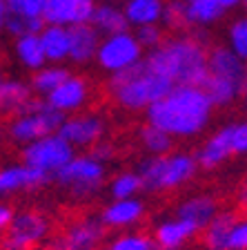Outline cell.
<instances>
[{
  "instance_id": "ffe728a7",
  "label": "cell",
  "mask_w": 247,
  "mask_h": 250,
  "mask_svg": "<svg viewBox=\"0 0 247 250\" xmlns=\"http://www.w3.org/2000/svg\"><path fill=\"white\" fill-rule=\"evenodd\" d=\"M196 234H198V230L194 226L176 217V219H170V221H163V224L156 226L154 241L163 250H180Z\"/></svg>"
},
{
  "instance_id": "cb8c5ba5",
  "label": "cell",
  "mask_w": 247,
  "mask_h": 250,
  "mask_svg": "<svg viewBox=\"0 0 247 250\" xmlns=\"http://www.w3.org/2000/svg\"><path fill=\"white\" fill-rule=\"evenodd\" d=\"M92 25L100 31V36H114V34H120V31L129 29V22H127V18H125V11L120 9V7L112 5V2L98 5Z\"/></svg>"
},
{
  "instance_id": "ee69618b",
  "label": "cell",
  "mask_w": 247,
  "mask_h": 250,
  "mask_svg": "<svg viewBox=\"0 0 247 250\" xmlns=\"http://www.w3.org/2000/svg\"><path fill=\"white\" fill-rule=\"evenodd\" d=\"M218 2H221L223 5V9H234V7H238V5H243V2H245V0H218Z\"/></svg>"
},
{
  "instance_id": "d590c367",
  "label": "cell",
  "mask_w": 247,
  "mask_h": 250,
  "mask_svg": "<svg viewBox=\"0 0 247 250\" xmlns=\"http://www.w3.org/2000/svg\"><path fill=\"white\" fill-rule=\"evenodd\" d=\"M45 22L69 27V0H47Z\"/></svg>"
},
{
  "instance_id": "4316f807",
  "label": "cell",
  "mask_w": 247,
  "mask_h": 250,
  "mask_svg": "<svg viewBox=\"0 0 247 250\" xmlns=\"http://www.w3.org/2000/svg\"><path fill=\"white\" fill-rule=\"evenodd\" d=\"M225 14L218 0H187V16L191 27H209Z\"/></svg>"
},
{
  "instance_id": "4dcf8cb0",
  "label": "cell",
  "mask_w": 247,
  "mask_h": 250,
  "mask_svg": "<svg viewBox=\"0 0 247 250\" xmlns=\"http://www.w3.org/2000/svg\"><path fill=\"white\" fill-rule=\"evenodd\" d=\"M45 25H47V22L42 21V18H25V16L9 14L5 29L9 31L16 41H18V38H22V36H34V34L38 36V34L45 29Z\"/></svg>"
},
{
  "instance_id": "3957f363",
  "label": "cell",
  "mask_w": 247,
  "mask_h": 250,
  "mask_svg": "<svg viewBox=\"0 0 247 250\" xmlns=\"http://www.w3.org/2000/svg\"><path fill=\"white\" fill-rule=\"evenodd\" d=\"M176 83L163 72L154 69L143 58L134 67L123 69L109 76V89H112L114 101L127 112H147L154 103L163 101Z\"/></svg>"
},
{
  "instance_id": "f35d334b",
  "label": "cell",
  "mask_w": 247,
  "mask_h": 250,
  "mask_svg": "<svg viewBox=\"0 0 247 250\" xmlns=\"http://www.w3.org/2000/svg\"><path fill=\"white\" fill-rule=\"evenodd\" d=\"M229 250H247V217H241L234 226L229 237Z\"/></svg>"
},
{
  "instance_id": "f6af8a7d",
  "label": "cell",
  "mask_w": 247,
  "mask_h": 250,
  "mask_svg": "<svg viewBox=\"0 0 247 250\" xmlns=\"http://www.w3.org/2000/svg\"><path fill=\"white\" fill-rule=\"evenodd\" d=\"M243 96H245V107H247V92H245V94H243Z\"/></svg>"
},
{
  "instance_id": "9a60e30c",
  "label": "cell",
  "mask_w": 247,
  "mask_h": 250,
  "mask_svg": "<svg viewBox=\"0 0 247 250\" xmlns=\"http://www.w3.org/2000/svg\"><path fill=\"white\" fill-rule=\"evenodd\" d=\"M69 61L76 65H85V62L94 61L98 54V47L103 42L100 31L89 22V25H76L69 27Z\"/></svg>"
},
{
  "instance_id": "b9f144b4",
  "label": "cell",
  "mask_w": 247,
  "mask_h": 250,
  "mask_svg": "<svg viewBox=\"0 0 247 250\" xmlns=\"http://www.w3.org/2000/svg\"><path fill=\"white\" fill-rule=\"evenodd\" d=\"M236 206H238V210H241V212L247 214V183H243V188L238 190V194H236Z\"/></svg>"
},
{
  "instance_id": "7402d4cb",
  "label": "cell",
  "mask_w": 247,
  "mask_h": 250,
  "mask_svg": "<svg viewBox=\"0 0 247 250\" xmlns=\"http://www.w3.org/2000/svg\"><path fill=\"white\" fill-rule=\"evenodd\" d=\"M40 42L45 49V56L52 65L67 61L69 58V27L62 25H45V29L40 31Z\"/></svg>"
},
{
  "instance_id": "ba28073f",
  "label": "cell",
  "mask_w": 247,
  "mask_h": 250,
  "mask_svg": "<svg viewBox=\"0 0 247 250\" xmlns=\"http://www.w3.org/2000/svg\"><path fill=\"white\" fill-rule=\"evenodd\" d=\"M54 179H56L62 188H67L72 194L87 197V194H94L98 188L103 186L105 166L98 161V159H94L92 154L74 156L67 166L60 167V170L54 174Z\"/></svg>"
},
{
  "instance_id": "d6a6232c",
  "label": "cell",
  "mask_w": 247,
  "mask_h": 250,
  "mask_svg": "<svg viewBox=\"0 0 247 250\" xmlns=\"http://www.w3.org/2000/svg\"><path fill=\"white\" fill-rule=\"evenodd\" d=\"M227 47L247 62V16L236 18L227 29Z\"/></svg>"
},
{
  "instance_id": "8d00e7d4",
  "label": "cell",
  "mask_w": 247,
  "mask_h": 250,
  "mask_svg": "<svg viewBox=\"0 0 247 250\" xmlns=\"http://www.w3.org/2000/svg\"><path fill=\"white\" fill-rule=\"evenodd\" d=\"M136 38H138V42L143 45V49H147V52H152V49L160 47L165 41H167L165 34H163V29H160V25L138 27V29H136Z\"/></svg>"
},
{
  "instance_id": "60d3db41",
  "label": "cell",
  "mask_w": 247,
  "mask_h": 250,
  "mask_svg": "<svg viewBox=\"0 0 247 250\" xmlns=\"http://www.w3.org/2000/svg\"><path fill=\"white\" fill-rule=\"evenodd\" d=\"M11 221H14V210L9 206H5V203H0V234L9 228Z\"/></svg>"
},
{
  "instance_id": "74e56055",
  "label": "cell",
  "mask_w": 247,
  "mask_h": 250,
  "mask_svg": "<svg viewBox=\"0 0 247 250\" xmlns=\"http://www.w3.org/2000/svg\"><path fill=\"white\" fill-rule=\"evenodd\" d=\"M232 150L234 154H247V121L232 123Z\"/></svg>"
},
{
  "instance_id": "9c48e42d",
  "label": "cell",
  "mask_w": 247,
  "mask_h": 250,
  "mask_svg": "<svg viewBox=\"0 0 247 250\" xmlns=\"http://www.w3.org/2000/svg\"><path fill=\"white\" fill-rule=\"evenodd\" d=\"M74 156H76L74 146L60 134H49L45 139H38L22 150V161L40 172H47V174H56Z\"/></svg>"
},
{
  "instance_id": "5bb4252c",
  "label": "cell",
  "mask_w": 247,
  "mask_h": 250,
  "mask_svg": "<svg viewBox=\"0 0 247 250\" xmlns=\"http://www.w3.org/2000/svg\"><path fill=\"white\" fill-rule=\"evenodd\" d=\"M89 99V85L85 78L80 76H69L65 83L58 89H54L49 96H47V103L56 107L62 114H72L76 109H80L82 105L87 103Z\"/></svg>"
},
{
  "instance_id": "277c9868",
  "label": "cell",
  "mask_w": 247,
  "mask_h": 250,
  "mask_svg": "<svg viewBox=\"0 0 247 250\" xmlns=\"http://www.w3.org/2000/svg\"><path fill=\"white\" fill-rule=\"evenodd\" d=\"M198 159L185 152H171L165 156H150L138 167V177L143 183V190L147 192H163L174 188L185 186L190 179H194L198 170Z\"/></svg>"
},
{
  "instance_id": "4fadbf2b",
  "label": "cell",
  "mask_w": 247,
  "mask_h": 250,
  "mask_svg": "<svg viewBox=\"0 0 247 250\" xmlns=\"http://www.w3.org/2000/svg\"><path fill=\"white\" fill-rule=\"evenodd\" d=\"M49 179H52V174L36 170L27 163L2 167L0 170V197L18 192V190H36V188L45 186Z\"/></svg>"
},
{
  "instance_id": "f546056e",
  "label": "cell",
  "mask_w": 247,
  "mask_h": 250,
  "mask_svg": "<svg viewBox=\"0 0 247 250\" xmlns=\"http://www.w3.org/2000/svg\"><path fill=\"white\" fill-rule=\"evenodd\" d=\"M140 190H143V183H140L138 172H120L109 186L114 199H134V194H138Z\"/></svg>"
},
{
  "instance_id": "7dc6e473",
  "label": "cell",
  "mask_w": 247,
  "mask_h": 250,
  "mask_svg": "<svg viewBox=\"0 0 247 250\" xmlns=\"http://www.w3.org/2000/svg\"><path fill=\"white\" fill-rule=\"evenodd\" d=\"M2 81H5V78H2V76H0V83H2Z\"/></svg>"
},
{
  "instance_id": "ab89813d",
  "label": "cell",
  "mask_w": 247,
  "mask_h": 250,
  "mask_svg": "<svg viewBox=\"0 0 247 250\" xmlns=\"http://www.w3.org/2000/svg\"><path fill=\"white\" fill-rule=\"evenodd\" d=\"M92 156L94 159H98V161H109L114 156V146L112 143H96V146L92 147Z\"/></svg>"
},
{
  "instance_id": "e575fe53",
  "label": "cell",
  "mask_w": 247,
  "mask_h": 250,
  "mask_svg": "<svg viewBox=\"0 0 247 250\" xmlns=\"http://www.w3.org/2000/svg\"><path fill=\"white\" fill-rule=\"evenodd\" d=\"M9 14L25 16V18H42L45 21L47 0H7Z\"/></svg>"
},
{
  "instance_id": "ac0fdd59",
  "label": "cell",
  "mask_w": 247,
  "mask_h": 250,
  "mask_svg": "<svg viewBox=\"0 0 247 250\" xmlns=\"http://www.w3.org/2000/svg\"><path fill=\"white\" fill-rule=\"evenodd\" d=\"M216 214H218V203H216V199L209 197V194H198V197L187 199V201H183L178 206V210H176V217L187 221V224H191L198 232H203V230L207 228V224H209Z\"/></svg>"
},
{
  "instance_id": "484cf974",
  "label": "cell",
  "mask_w": 247,
  "mask_h": 250,
  "mask_svg": "<svg viewBox=\"0 0 247 250\" xmlns=\"http://www.w3.org/2000/svg\"><path fill=\"white\" fill-rule=\"evenodd\" d=\"M69 76H72L69 69H65L62 65H45L42 69H38V72L34 74L29 87L34 89L36 94H40V96H45L47 99V96H49L54 89L60 87Z\"/></svg>"
},
{
  "instance_id": "6da1fadb",
  "label": "cell",
  "mask_w": 247,
  "mask_h": 250,
  "mask_svg": "<svg viewBox=\"0 0 247 250\" xmlns=\"http://www.w3.org/2000/svg\"><path fill=\"white\" fill-rule=\"evenodd\" d=\"M211 107L207 92L196 85H176L163 101L152 105L145 114L147 123L170 136L191 139L209 125Z\"/></svg>"
},
{
  "instance_id": "8992f818",
  "label": "cell",
  "mask_w": 247,
  "mask_h": 250,
  "mask_svg": "<svg viewBox=\"0 0 247 250\" xmlns=\"http://www.w3.org/2000/svg\"><path fill=\"white\" fill-rule=\"evenodd\" d=\"M49 219L38 210H25L14 214V221L2 232L0 248L2 250H36L49 234Z\"/></svg>"
},
{
  "instance_id": "836d02e7",
  "label": "cell",
  "mask_w": 247,
  "mask_h": 250,
  "mask_svg": "<svg viewBox=\"0 0 247 250\" xmlns=\"http://www.w3.org/2000/svg\"><path fill=\"white\" fill-rule=\"evenodd\" d=\"M96 9V0H69V27L89 25L94 21Z\"/></svg>"
},
{
  "instance_id": "d4e9b609",
  "label": "cell",
  "mask_w": 247,
  "mask_h": 250,
  "mask_svg": "<svg viewBox=\"0 0 247 250\" xmlns=\"http://www.w3.org/2000/svg\"><path fill=\"white\" fill-rule=\"evenodd\" d=\"M16 58L25 65L27 69H42L47 65V56H45V49H42V42H40V34H34V36H22L16 41Z\"/></svg>"
},
{
  "instance_id": "5b68a950",
  "label": "cell",
  "mask_w": 247,
  "mask_h": 250,
  "mask_svg": "<svg viewBox=\"0 0 247 250\" xmlns=\"http://www.w3.org/2000/svg\"><path fill=\"white\" fill-rule=\"evenodd\" d=\"M67 116L58 112L56 107L47 103L42 99H31L25 105L20 114H16V119L9 125V134L18 143H34L38 139H45L49 134H58L62 121Z\"/></svg>"
},
{
  "instance_id": "e0dca14e",
  "label": "cell",
  "mask_w": 247,
  "mask_h": 250,
  "mask_svg": "<svg viewBox=\"0 0 247 250\" xmlns=\"http://www.w3.org/2000/svg\"><path fill=\"white\" fill-rule=\"evenodd\" d=\"M145 217V203L138 199H114L100 212L105 228H129Z\"/></svg>"
},
{
  "instance_id": "7c38bea8",
  "label": "cell",
  "mask_w": 247,
  "mask_h": 250,
  "mask_svg": "<svg viewBox=\"0 0 247 250\" xmlns=\"http://www.w3.org/2000/svg\"><path fill=\"white\" fill-rule=\"evenodd\" d=\"M209 74L236 85L243 94L247 92V62L236 56L229 47L216 45L209 49Z\"/></svg>"
},
{
  "instance_id": "8fae6325",
  "label": "cell",
  "mask_w": 247,
  "mask_h": 250,
  "mask_svg": "<svg viewBox=\"0 0 247 250\" xmlns=\"http://www.w3.org/2000/svg\"><path fill=\"white\" fill-rule=\"evenodd\" d=\"M58 134L74 147H94L105 134V121L96 114H76L62 121Z\"/></svg>"
},
{
  "instance_id": "7a4b0ae2",
  "label": "cell",
  "mask_w": 247,
  "mask_h": 250,
  "mask_svg": "<svg viewBox=\"0 0 247 250\" xmlns=\"http://www.w3.org/2000/svg\"><path fill=\"white\" fill-rule=\"evenodd\" d=\"M147 62L170 76L176 85L203 87L209 78V49L201 34L167 38L160 47L147 52Z\"/></svg>"
},
{
  "instance_id": "30bf717a",
  "label": "cell",
  "mask_w": 247,
  "mask_h": 250,
  "mask_svg": "<svg viewBox=\"0 0 247 250\" xmlns=\"http://www.w3.org/2000/svg\"><path fill=\"white\" fill-rule=\"evenodd\" d=\"M105 239V224L94 217L74 219L49 244V250H100Z\"/></svg>"
},
{
  "instance_id": "2e32d148",
  "label": "cell",
  "mask_w": 247,
  "mask_h": 250,
  "mask_svg": "<svg viewBox=\"0 0 247 250\" xmlns=\"http://www.w3.org/2000/svg\"><path fill=\"white\" fill-rule=\"evenodd\" d=\"M234 154L232 150V125H225L221 130H216L209 139L203 143V147L198 150V166L211 170V167H218Z\"/></svg>"
},
{
  "instance_id": "1f68e13d",
  "label": "cell",
  "mask_w": 247,
  "mask_h": 250,
  "mask_svg": "<svg viewBox=\"0 0 247 250\" xmlns=\"http://www.w3.org/2000/svg\"><path fill=\"white\" fill-rule=\"evenodd\" d=\"M107 250H163L158 244L154 241V237L140 232H132V234H120L109 244Z\"/></svg>"
},
{
  "instance_id": "52a82bcc",
  "label": "cell",
  "mask_w": 247,
  "mask_h": 250,
  "mask_svg": "<svg viewBox=\"0 0 247 250\" xmlns=\"http://www.w3.org/2000/svg\"><path fill=\"white\" fill-rule=\"evenodd\" d=\"M145 58V49L138 42L136 34L132 31H120L114 36H105L96 54V62L100 65V69L109 72V76L123 69L134 67L136 62H140Z\"/></svg>"
},
{
  "instance_id": "7bdbcfd3",
  "label": "cell",
  "mask_w": 247,
  "mask_h": 250,
  "mask_svg": "<svg viewBox=\"0 0 247 250\" xmlns=\"http://www.w3.org/2000/svg\"><path fill=\"white\" fill-rule=\"evenodd\" d=\"M7 18H9V7H7V0H0V31L7 27Z\"/></svg>"
},
{
  "instance_id": "603a6c76",
  "label": "cell",
  "mask_w": 247,
  "mask_h": 250,
  "mask_svg": "<svg viewBox=\"0 0 247 250\" xmlns=\"http://www.w3.org/2000/svg\"><path fill=\"white\" fill-rule=\"evenodd\" d=\"M31 92L22 81H2L0 83V114H20L31 101Z\"/></svg>"
},
{
  "instance_id": "d6986e66",
  "label": "cell",
  "mask_w": 247,
  "mask_h": 250,
  "mask_svg": "<svg viewBox=\"0 0 247 250\" xmlns=\"http://www.w3.org/2000/svg\"><path fill=\"white\" fill-rule=\"evenodd\" d=\"M241 214L234 210H218L207 228L203 230V248L205 250H229V237Z\"/></svg>"
},
{
  "instance_id": "83f0119b",
  "label": "cell",
  "mask_w": 247,
  "mask_h": 250,
  "mask_svg": "<svg viewBox=\"0 0 247 250\" xmlns=\"http://www.w3.org/2000/svg\"><path fill=\"white\" fill-rule=\"evenodd\" d=\"M140 136V143L152 156H165V154H171V147H174V136H170L167 132L158 130L154 125H143L138 132Z\"/></svg>"
},
{
  "instance_id": "bcb514c9",
  "label": "cell",
  "mask_w": 247,
  "mask_h": 250,
  "mask_svg": "<svg viewBox=\"0 0 247 250\" xmlns=\"http://www.w3.org/2000/svg\"><path fill=\"white\" fill-rule=\"evenodd\" d=\"M243 7H245V9H247V0H245V2H243Z\"/></svg>"
},
{
  "instance_id": "44dd1931",
  "label": "cell",
  "mask_w": 247,
  "mask_h": 250,
  "mask_svg": "<svg viewBox=\"0 0 247 250\" xmlns=\"http://www.w3.org/2000/svg\"><path fill=\"white\" fill-rule=\"evenodd\" d=\"M123 11L129 27L138 29V27H147V25H158L163 21L165 0H127Z\"/></svg>"
},
{
  "instance_id": "f1b7e54d",
  "label": "cell",
  "mask_w": 247,
  "mask_h": 250,
  "mask_svg": "<svg viewBox=\"0 0 247 250\" xmlns=\"http://www.w3.org/2000/svg\"><path fill=\"white\" fill-rule=\"evenodd\" d=\"M160 22L171 31L190 29L191 22H190V16H187V0H170V2H165L163 21Z\"/></svg>"
}]
</instances>
